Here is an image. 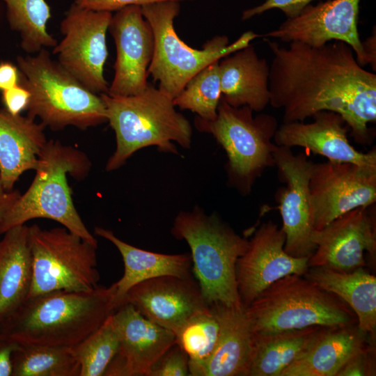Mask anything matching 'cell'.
I'll use <instances>...</instances> for the list:
<instances>
[{"label": "cell", "mask_w": 376, "mask_h": 376, "mask_svg": "<svg viewBox=\"0 0 376 376\" xmlns=\"http://www.w3.org/2000/svg\"><path fill=\"white\" fill-rule=\"evenodd\" d=\"M360 0H327L308 5L295 17L288 18L265 37L285 42L299 41L318 47L333 40L349 45L361 65L369 63L357 28Z\"/></svg>", "instance_id": "5bb4252c"}, {"label": "cell", "mask_w": 376, "mask_h": 376, "mask_svg": "<svg viewBox=\"0 0 376 376\" xmlns=\"http://www.w3.org/2000/svg\"><path fill=\"white\" fill-rule=\"evenodd\" d=\"M115 285L56 290L29 298L0 332L22 345L72 348L115 311Z\"/></svg>", "instance_id": "7a4b0ae2"}, {"label": "cell", "mask_w": 376, "mask_h": 376, "mask_svg": "<svg viewBox=\"0 0 376 376\" xmlns=\"http://www.w3.org/2000/svg\"><path fill=\"white\" fill-rule=\"evenodd\" d=\"M18 345L0 332V376H12V357Z\"/></svg>", "instance_id": "f35d334b"}, {"label": "cell", "mask_w": 376, "mask_h": 376, "mask_svg": "<svg viewBox=\"0 0 376 376\" xmlns=\"http://www.w3.org/2000/svg\"><path fill=\"white\" fill-rule=\"evenodd\" d=\"M304 276L345 302L355 313L361 330L373 338L376 329V277L363 267L340 272L308 267Z\"/></svg>", "instance_id": "4316f807"}, {"label": "cell", "mask_w": 376, "mask_h": 376, "mask_svg": "<svg viewBox=\"0 0 376 376\" xmlns=\"http://www.w3.org/2000/svg\"><path fill=\"white\" fill-rule=\"evenodd\" d=\"M17 64L19 84L30 93L28 117L39 118L54 131L68 126L86 130L107 121L101 95L86 88L46 49L33 56H18Z\"/></svg>", "instance_id": "5b68a950"}, {"label": "cell", "mask_w": 376, "mask_h": 376, "mask_svg": "<svg viewBox=\"0 0 376 376\" xmlns=\"http://www.w3.org/2000/svg\"><path fill=\"white\" fill-rule=\"evenodd\" d=\"M221 98L233 107L262 111L270 101L269 65L249 45L219 62Z\"/></svg>", "instance_id": "7402d4cb"}, {"label": "cell", "mask_w": 376, "mask_h": 376, "mask_svg": "<svg viewBox=\"0 0 376 376\" xmlns=\"http://www.w3.org/2000/svg\"><path fill=\"white\" fill-rule=\"evenodd\" d=\"M111 317L119 347L104 376H147L152 364L175 343V334L147 319L128 303Z\"/></svg>", "instance_id": "d6986e66"}, {"label": "cell", "mask_w": 376, "mask_h": 376, "mask_svg": "<svg viewBox=\"0 0 376 376\" xmlns=\"http://www.w3.org/2000/svg\"><path fill=\"white\" fill-rule=\"evenodd\" d=\"M246 312L256 334L357 324L355 313L345 302L295 274L273 283L246 306Z\"/></svg>", "instance_id": "52a82bcc"}, {"label": "cell", "mask_w": 376, "mask_h": 376, "mask_svg": "<svg viewBox=\"0 0 376 376\" xmlns=\"http://www.w3.org/2000/svg\"><path fill=\"white\" fill-rule=\"evenodd\" d=\"M274 159L279 177L285 182L276 194L285 235L284 250L294 257H310L315 249L309 189L314 163L305 153L295 155L285 146H276Z\"/></svg>", "instance_id": "4fadbf2b"}, {"label": "cell", "mask_w": 376, "mask_h": 376, "mask_svg": "<svg viewBox=\"0 0 376 376\" xmlns=\"http://www.w3.org/2000/svg\"><path fill=\"white\" fill-rule=\"evenodd\" d=\"M110 31L116 47L114 76L107 94L129 96L148 86V68L152 59L155 39L149 22L139 6H129L113 15Z\"/></svg>", "instance_id": "2e32d148"}, {"label": "cell", "mask_w": 376, "mask_h": 376, "mask_svg": "<svg viewBox=\"0 0 376 376\" xmlns=\"http://www.w3.org/2000/svg\"><path fill=\"white\" fill-rule=\"evenodd\" d=\"M42 123L0 109V173L4 188L13 190L21 175L36 171L47 140Z\"/></svg>", "instance_id": "603a6c76"}, {"label": "cell", "mask_w": 376, "mask_h": 376, "mask_svg": "<svg viewBox=\"0 0 376 376\" xmlns=\"http://www.w3.org/2000/svg\"><path fill=\"white\" fill-rule=\"evenodd\" d=\"M95 233L111 242L123 260V275L113 283L115 311L124 304L127 291L140 282L162 276H191L190 253L171 255L143 250L119 239L111 230L98 226L95 228Z\"/></svg>", "instance_id": "484cf974"}, {"label": "cell", "mask_w": 376, "mask_h": 376, "mask_svg": "<svg viewBox=\"0 0 376 376\" xmlns=\"http://www.w3.org/2000/svg\"><path fill=\"white\" fill-rule=\"evenodd\" d=\"M112 13L73 3L61 23L63 37L54 47L59 64L91 92L107 93L104 75L108 52L106 35Z\"/></svg>", "instance_id": "8fae6325"}, {"label": "cell", "mask_w": 376, "mask_h": 376, "mask_svg": "<svg viewBox=\"0 0 376 376\" xmlns=\"http://www.w3.org/2000/svg\"><path fill=\"white\" fill-rule=\"evenodd\" d=\"M125 303L174 334L189 319L210 306L191 276H162L140 282L127 291Z\"/></svg>", "instance_id": "ac0fdd59"}, {"label": "cell", "mask_w": 376, "mask_h": 376, "mask_svg": "<svg viewBox=\"0 0 376 376\" xmlns=\"http://www.w3.org/2000/svg\"><path fill=\"white\" fill-rule=\"evenodd\" d=\"M216 304L219 336L212 354L193 376H246L253 338L246 306Z\"/></svg>", "instance_id": "d4e9b609"}, {"label": "cell", "mask_w": 376, "mask_h": 376, "mask_svg": "<svg viewBox=\"0 0 376 376\" xmlns=\"http://www.w3.org/2000/svg\"><path fill=\"white\" fill-rule=\"evenodd\" d=\"M190 375L189 358L175 342L150 367L147 376Z\"/></svg>", "instance_id": "836d02e7"}, {"label": "cell", "mask_w": 376, "mask_h": 376, "mask_svg": "<svg viewBox=\"0 0 376 376\" xmlns=\"http://www.w3.org/2000/svg\"><path fill=\"white\" fill-rule=\"evenodd\" d=\"M12 376H79L71 348L19 344L12 357Z\"/></svg>", "instance_id": "f546056e"}, {"label": "cell", "mask_w": 376, "mask_h": 376, "mask_svg": "<svg viewBox=\"0 0 376 376\" xmlns=\"http://www.w3.org/2000/svg\"><path fill=\"white\" fill-rule=\"evenodd\" d=\"M171 234L191 250L193 271L208 304H242L236 280V263L249 240L241 237L216 214L196 206L175 217Z\"/></svg>", "instance_id": "8992f818"}, {"label": "cell", "mask_w": 376, "mask_h": 376, "mask_svg": "<svg viewBox=\"0 0 376 376\" xmlns=\"http://www.w3.org/2000/svg\"><path fill=\"white\" fill-rule=\"evenodd\" d=\"M253 112L248 106L233 107L221 97L214 120L197 116L194 122L198 130L211 134L224 149L228 182L244 194L266 168L274 166L277 146L272 141L276 119L267 113L254 117Z\"/></svg>", "instance_id": "9c48e42d"}, {"label": "cell", "mask_w": 376, "mask_h": 376, "mask_svg": "<svg viewBox=\"0 0 376 376\" xmlns=\"http://www.w3.org/2000/svg\"><path fill=\"white\" fill-rule=\"evenodd\" d=\"M20 73L18 67L9 61L0 62V91L13 88L19 84Z\"/></svg>", "instance_id": "ab89813d"}, {"label": "cell", "mask_w": 376, "mask_h": 376, "mask_svg": "<svg viewBox=\"0 0 376 376\" xmlns=\"http://www.w3.org/2000/svg\"><path fill=\"white\" fill-rule=\"evenodd\" d=\"M285 242L281 228L271 221L263 223L237 259L236 280L244 306L277 280L290 274L304 275L308 271L309 257L289 255L284 250Z\"/></svg>", "instance_id": "9a60e30c"}, {"label": "cell", "mask_w": 376, "mask_h": 376, "mask_svg": "<svg viewBox=\"0 0 376 376\" xmlns=\"http://www.w3.org/2000/svg\"><path fill=\"white\" fill-rule=\"evenodd\" d=\"M111 315L99 328L71 348L80 367L79 376H104L117 353L119 338Z\"/></svg>", "instance_id": "d6a6232c"}, {"label": "cell", "mask_w": 376, "mask_h": 376, "mask_svg": "<svg viewBox=\"0 0 376 376\" xmlns=\"http://www.w3.org/2000/svg\"><path fill=\"white\" fill-rule=\"evenodd\" d=\"M267 42L273 54L269 104L283 109V123L333 111L344 118L355 141L369 143L368 125L376 120V75L362 68L349 45L333 40L315 47L292 41L285 48Z\"/></svg>", "instance_id": "6da1fadb"}, {"label": "cell", "mask_w": 376, "mask_h": 376, "mask_svg": "<svg viewBox=\"0 0 376 376\" xmlns=\"http://www.w3.org/2000/svg\"><path fill=\"white\" fill-rule=\"evenodd\" d=\"M19 194L17 190L8 191L4 188L0 173V214L8 207Z\"/></svg>", "instance_id": "60d3db41"}, {"label": "cell", "mask_w": 376, "mask_h": 376, "mask_svg": "<svg viewBox=\"0 0 376 376\" xmlns=\"http://www.w3.org/2000/svg\"><path fill=\"white\" fill-rule=\"evenodd\" d=\"M369 345L351 357L339 370L336 376L375 375L373 347Z\"/></svg>", "instance_id": "e575fe53"}, {"label": "cell", "mask_w": 376, "mask_h": 376, "mask_svg": "<svg viewBox=\"0 0 376 376\" xmlns=\"http://www.w3.org/2000/svg\"><path fill=\"white\" fill-rule=\"evenodd\" d=\"M6 6V17L10 29L18 33L22 49L28 54L46 47H54L56 40L47 28L51 17L45 0H2Z\"/></svg>", "instance_id": "f1b7e54d"}, {"label": "cell", "mask_w": 376, "mask_h": 376, "mask_svg": "<svg viewBox=\"0 0 376 376\" xmlns=\"http://www.w3.org/2000/svg\"><path fill=\"white\" fill-rule=\"evenodd\" d=\"M369 336L357 324L320 327L281 376H336L351 357L369 345Z\"/></svg>", "instance_id": "44dd1931"}, {"label": "cell", "mask_w": 376, "mask_h": 376, "mask_svg": "<svg viewBox=\"0 0 376 376\" xmlns=\"http://www.w3.org/2000/svg\"><path fill=\"white\" fill-rule=\"evenodd\" d=\"M142 13L152 29L155 49L148 73L159 88L175 97L187 83L210 63L242 49L258 35L252 31L229 42L226 36H216L201 49L188 46L176 33L173 22L180 12V1H164L143 5Z\"/></svg>", "instance_id": "ba28073f"}, {"label": "cell", "mask_w": 376, "mask_h": 376, "mask_svg": "<svg viewBox=\"0 0 376 376\" xmlns=\"http://www.w3.org/2000/svg\"><path fill=\"white\" fill-rule=\"evenodd\" d=\"M32 282L29 298L56 290L88 292L99 286L94 245L64 226H29ZM28 298V299H29Z\"/></svg>", "instance_id": "30bf717a"}, {"label": "cell", "mask_w": 376, "mask_h": 376, "mask_svg": "<svg viewBox=\"0 0 376 376\" xmlns=\"http://www.w3.org/2000/svg\"><path fill=\"white\" fill-rule=\"evenodd\" d=\"M185 0H75V3L84 8L95 11L110 12L118 11L129 6H139L164 1Z\"/></svg>", "instance_id": "8d00e7d4"}, {"label": "cell", "mask_w": 376, "mask_h": 376, "mask_svg": "<svg viewBox=\"0 0 376 376\" xmlns=\"http://www.w3.org/2000/svg\"><path fill=\"white\" fill-rule=\"evenodd\" d=\"M314 0H266L263 3L244 10L242 19L246 20L270 9H280L288 18H293Z\"/></svg>", "instance_id": "d590c367"}, {"label": "cell", "mask_w": 376, "mask_h": 376, "mask_svg": "<svg viewBox=\"0 0 376 376\" xmlns=\"http://www.w3.org/2000/svg\"><path fill=\"white\" fill-rule=\"evenodd\" d=\"M91 164L86 154L59 141L48 140L38 156L36 175L27 190L0 214V235L28 221L45 218L58 222L97 246L74 205L67 175L81 180Z\"/></svg>", "instance_id": "3957f363"}, {"label": "cell", "mask_w": 376, "mask_h": 376, "mask_svg": "<svg viewBox=\"0 0 376 376\" xmlns=\"http://www.w3.org/2000/svg\"><path fill=\"white\" fill-rule=\"evenodd\" d=\"M320 327L276 333H253L246 376H281L303 351Z\"/></svg>", "instance_id": "83f0119b"}, {"label": "cell", "mask_w": 376, "mask_h": 376, "mask_svg": "<svg viewBox=\"0 0 376 376\" xmlns=\"http://www.w3.org/2000/svg\"><path fill=\"white\" fill-rule=\"evenodd\" d=\"M221 330L218 306L210 308L189 319L175 333V342L189 358L190 375L210 357L217 345Z\"/></svg>", "instance_id": "4dcf8cb0"}, {"label": "cell", "mask_w": 376, "mask_h": 376, "mask_svg": "<svg viewBox=\"0 0 376 376\" xmlns=\"http://www.w3.org/2000/svg\"><path fill=\"white\" fill-rule=\"evenodd\" d=\"M219 62L210 63L195 75L173 98L174 105L196 113L204 120H214L221 97Z\"/></svg>", "instance_id": "1f68e13d"}, {"label": "cell", "mask_w": 376, "mask_h": 376, "mask_svg": "<svg viewBox=\"0 0 376 376\" xmlns=\"http://www.w3.org/2000/svg\"><path fill=\"white\" fill-rule=\"evenodd\" d=\"M310 123L291 122L278 127L274 142L279 146H300L327 157L329 161L352 163L376 169V150L358 151L350 143L349 127L338 113L322 111L315 113Z\"/></svg>", "instance_id": "ffe728a7"}, {"label": "cell", "mask_w": 376, "mask_h": 376, "mask_svg": "<svg viewBox=\"0 0 376 376\" xmlns=\"http://www.w3.org/2000/svg\"><path fill=\"white\" fill-rule=\"evenodd\" d=\"M313 226L320 230L339 216L376 201V169L352 163L313 164L309 180Z\"/></svg>", "instance_id": "7c38bea8"}, {"label": "cell", "mask_w": 376, "mask_h": 376, "mask_svg": "<svg viewBox=\"0 0 376 376\" xmlns=\"http://www.w3.org/2000/svg\"><path fill=\"white\" fill-rule=\"evenodd\" d=\"M3 235L0 240V328L28 299L33 274L29 226H17Z\"/></svg>", "instance_id": "cb8c5ba5"}, {"label": "cell", "mask_w": 376, "mask_h": 376, "mask_svg": "<svg viewBox=\"0 0 376 376\" xmlns=\"http://www.w3.org/2000/svg\"><path fill=\"white\" fill-rule=\"evenodd\" d=\"M369 206L352 210L334 219L324 228L314 230V252L308 267H324L340 272H351L366 266L364 253L375 255V222Z\"/></svg>", "instance_id": "e0dca14e"}, {"label": "cell", "mask_w": 376, "mask_h": 376, "mask_svg": "<svg viewBox=\"0 0 376 376\" xmlns=\"http://www.w3.org/2000/svg\"><path fill=\"white\" fill-rule=\"evenodd\" d=\"M100 95L116 139V150L106 164L107 171L119 169L135 152L148 146L177 155L174 143L185 149L190 148L189 121L175 110L173 98L160 88L149 83L145 91L136 95Z\"/></svg>", "instance_id": "277c9868"}, {"label": "cell", "mask_w": 376, "mask_h": 376, "mask_svg": "<svg viewBox=\"0 0 376 376\" xmlns=\"http://www.w3.org/2000/svg\"><path fill=\"white\" fill-rule=\"evenodd\" d=\"M2 102L4 108L13 115L21 114L26 110L29 100V91L22 84L1 91Z\"/></svg>", "instance_id": "74e56055"}]
</instances>
